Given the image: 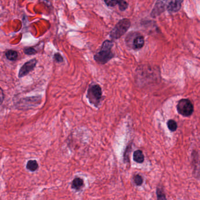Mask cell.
Returning <instances> with one entry per match:
<instances>
[{"label": "cell", "mask_w": 200, "mask_h": 200, "mask_svg": "<svg viewBox=\"0 0 200 200\" xmlns=\"http://www.w3.org/2000/svg\"><path fill=\"white\" fill-rule=\"evenodd\" d=\"M130 26V21L128 19L124 18L117 22L112 29L109 36L112 39H119L128 31Z\"/></svg>", "instance_id": "obj_3"}, {"label": "cell", "mask_w": 200, "mask_h": 200, "mask_svg": "<svg viewBox=\"0 0 200 200\" xmlns=\"http://www.w3.org/2000/svg\"><path fill=\"white\" fill-rule=\"evenodd\" d=\"M24 52L25 54L28 55H34L37 53V51L35 50L33 47H26L24 49Z\"/></svg>", "instance_id": "obj_15"}, {"label": "cell", "mask_w": 200, "mask_h": 200, "mask_svg": "<svg viewBox=\"0 0 200 200\" xmlns=\"http://www.w3.org/2000/svg\"><path fill=\"white\" fill-rule=\"evenodd\" d=\"M37 63V61L36 59H33L25 62L20 69V71L18 72V77L22 78L27 75L31 71H33Z\"/></svg>", "instance_id": "obj_5"}, {"label": "cell", "mask_w": 200, "mask_h": 200, "mask_svg": "<svg viewBox=\"0 0 200 200\" xmlns=\"http://www.w3.org/2000/svg\"><path fill=\"white\" fill-rule=\"evenodd\" d=\"M182 2H183V1H170L167 5V10L170 13L177 12L181 8Z\"/></svg>", "instance_id": "obj_6"}, {"label": "cell", "mask_w": 200, "mask_h": 200, "mask_svg": "<svg viewBox=\"0 0 200 200\" xmlns=\"http://www.w3.org/2000/svg\"><path fill=\"white\" fill-rule=\"evenodd\" d=\"M84 186V180L82 178H75L72 183V187L73 189L79 190Z\"/></svg>", "instance_id": "obj_10"}, {"label": "cell", "mask_w": 200, "mask_h": 200, "mask_svg": "<svg viewBox=\"0 0 200 200\" xmlns=\"http://www.w3.org/2000/svg\"><path fill=\"white\" fill-rule=\"evenodd\" d=\"M133 160L138 163H142L145 160L144 154L141 150H136L133 154Z\"/></svg>", "instance_id": "obj_9"}, {"label": "cell", "mask_w": 200, "mask_h": 200, "mask_svg": "<svg viewBox=\"0 0 200 200\" xmlns=\"http://www.w3.org/2000/svg\"><path fill=\"white\" fill-rule=\"evenodd\" d=\"M90 104L98 107L102 98V90L98 84H92L89 86L86 95Z\"/></svg>", "instance_id": "obj_2"}, {"label": "cell", "mask_w": 200, "mask_h": 200, "mask_svg": "<svg viewBox=\"0 0 200 200\" xmlns=\"http://www.w3.org/2000/svg\"><path fill=\"white\" fill-rule=\"evenodd\" d=\"M27 168L31 172H35L38 168V164L35 160H29L27 164Z\"/></svg>", "instance_id": "obj_12"}, {"label": "cell", "mask_w": 200, "mask_h": 200, "mask_svg": "<svg viewBox=\"0 0 200 200\" xmlns=\"http://www.w3.org/2000/svg\"><path fill=\"white\" fill-rule=\"evenodd\" d=\"M104 2L108 7H115V6L118 4L119 1H117V0H111V1L108 0V1H105Z\"/></svg>", "instance_id": "obj_18"}, {"label": "cell", "mask_w": 200, "mask_h": 200, "mask_svg": "<svg viewBox=\"0 0 200 200\" xmlns=\"http://www.w3.org/2000/svg\"><path fill=\"white\" fill-rule=\"evenodd\" d=\"M178 113L182 116L189 117L191 116L194 111V106L190 100L183 99L179 101L177 106Z\"/></svg>", "instance_id": "obj_4"}, {"label": "cell", "mask_w": 200, "mask_h": 200, "mask_svg": "<svg viewBox=\"0 0 200 200\" xmlns=\"http://www.w3.org/2000/svg\"><path fill=\"white\" fill-rule=\"evenodd\" d=\"M145 44V39L143 36H138L133 40V46L135 50L141 49Z\"/></svg>", "instance_id": "obj_8"}, {"label": "cell", "mask_w": 200, "mask_h": 200, "mask_svg": "<svg viewBox=\"0 0 200 200\" xmlns=\"http://www.w3.org/2000/svg\"><path fill=\"white\" fill-rule=\"evenodd\" d=\"M133 180L134 183L137 185H141L143 182V179L140 175H136L134 177Z\"/></svg>", "instance_id": "obj_17"}, {"label": "cell", "mask_w": 200, "mask_h": 200, "mask_svg": "<svg viewBox=\"0 0 200 200\" xmlns=\"http://www.w3.org/2000/svg\"><path fill=\"white\" fill-rule=\"evenodd\" d=\"M167 126L170 131L175 132L177 128V124L174 120H170L167 122Z\"/></svg>", "instance_id": "obj_14"}, {"label": "cell", "mask_w": 200, "mask_h": 200, "mask_svg": "<svg viewBox=\"0 0 200 200\" xmlns=\"http://www.w3.org/2000/svg\"><path fill=\"white\" fill-rule=\"evenodd\" d=\"M18 52L14 50H8L6 52V58L11 61H15L18 58Z\"/></svg>", "instance_id": "obj_11"}, {"label": "cell", "mask_w": 200, "mask_h": 200, "mask_svg": "<svg viewBox=\"0 0 200 200\" xmlns=\"http://www.w3.org/2000/svg\"><path fill=\"white\" fill-rule=\"evenodd\" d=\"M164 1H157L156 2V6L151 12V16L155 17L159 15L165 10V4Z\"/></svg>", "instance_id": "obj_7"}, {"label": "cell", "mask_w": 200, "mask_h": 200, "mask_svg": "<svg viewBox=\"0 0 200 200\" xmlns=\"http://www.w3.org/2000/svg\"><path fill=\"white\" fill-rule=\"evenodd\" d=\"M3 96H4V94H3V90L2 89H1V103L2 104V101H3Z\"/></svg>", "instance_id": "obj_20"}, {"label": "cell", "mask_w": 200, "mask_h": 200, "mask_svg": "<svg viewBox=\"0 0 200 200\" xmlns=\"http://www.w3.org/2000/svg\"><path fill=\"white\" fill-rule=\"evenodd\" d=\"M113 46V41L106 40L102 45L100 50L94 55V59L97 63L103 65L109 61L114 57V54L111 51Z\"/></svg>", "instance_id": "obj_1"}, {"label": "cell", "mask_w": 200, "mask_h": 200, "mask_svg": "<svg viewBox=\"0 0 200 200\" xmlns=\"http://www.w3.org/2000/svg\"><path fill=\"white\" fill-rule=\"evenodd\" d=\"M156 194H157V200H167L165 193L163 189L161 188H159V187L157 188Z\"/></svg>", "instance_id": "obj_13"}, {"label": "cell", "mask_w": 200, "mask_h": 200, "mask_svg": "<svg viewBox=\"0 0 200 200\" xmlns=\"http://www.w3.org/2000/svg\"><path fill=\"white\" fill-rule=\"evenodd\" d=\"M118 6L120 11H124L128 8V3L125 1H119Z\"/></svg>", "instance_id": "obj_16"}, {"label": "cell", "mask_w": 200, "mask_h": 200, "mask_svg": "<svg viewBox=\"0 0 200 200\" xmlns=\"http://www.w3.org/2000/svg\"><path fill=\"white\" fill-rule=\"evenodd\" d=\"M54 59L58 63H61L63 62V58L59 53H56L54 55Z\"/></svg>", "instance_id": "obj_19"}]
</instances>
